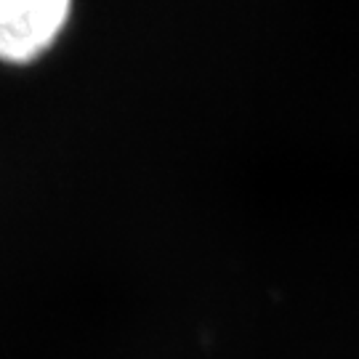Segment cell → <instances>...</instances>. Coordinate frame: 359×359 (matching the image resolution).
Instances as JSON below:
<instances>
[{"instance_id": "cell-1", "label": "cell", "mask_w": 359, "mask_h": 359, "mask_svg": "<svg viewBox=\"0 0 359 359\" xmlns=\"http://www.w3.org/2000/svg\"><path fill=\"white\" fill-rule=\"evenodd\" d=\"M72 0H0V62L29 65L62 38Z\"/></svg>"}]
</instances>
